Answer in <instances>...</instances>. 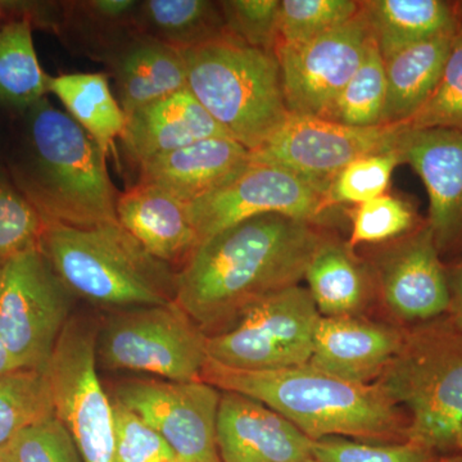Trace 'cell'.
Instances as JSON below:
<instances>
[{"label": "cell", "mask_w": 462, "mask_h": 462, "mask_svg": "<svg viewBox=\"0 0 462 462\" xmlns=\"http://www.w3.org/2000/svg\"><path fill=\"white\" fill-rule=\"evenodd\" d=\"M0 462H9L7 446L0 448Z\"/></svg>", "instance_id": "f6af8a7d"}, {"label": "cell", "mask_w": 462, "mask_h": 462, "mask_svg": "<svg viewBox=\"0 0 462 462\" xmlns=\"http://www.w3.org/2000/svg\"><path fill=\"white\" fill-rule=\"evenodd\" d=\"M456 16H457L458 26L462 29V2H455Z\"/></svg>", "instance_id": "ee69618b"}, {"label": "cell", "mask_w": 462, "mask_h": 462, "mask_svg": "<svg viewBox=\"0 0 462 462\" xmlns=\"http://www.w3.org/2000/svg\"><path fill=\"white\" fill-rule=\"evenodd\" d=\"M385 100L387 79L384 60L373 38L363 63L345 89L340 91L325 118L355 127L387 125L384 124Z\"/></svg>", "instance_id": "f546056e"}, {"label": "cell", "mask_w": 462, "mask_h": 462, "mask_svg": "<svg viewBox=\"0 0 462 462\" xmlns=\"http://www.w3.org/2000/svg\"><path fill=\"white\" fill-rule=\"evenodd\" d=\"M9 462H83L71 434L56 415L21 430L7 445Z\"/></svg>", "instance_id": "f35d334b"}, {"label": "cell", "mask_w": 462, "mask_h": 462, "mask_svg": "<svg viewBox=\"0 0 462 462\" xmlns=\"http://www.w3.org/2000/svg\"><path fill=\"white\" fill-rule=\"evenodd\" d=\"M404 129H445L462 133V29L452 41L442 78L424 107Z\"/></svg>", "instance_id": "d590c367"}, {"label": "cell", "mask_w": 462, "mask_h": 462, "mask_svg": "<svg viewBox=\"0 0 462 462\" xmlns=\"http://www.w3.org/2000/svg\"><path fill=\"white\" fill-rule=\"evenodd\" d=\"M312 442L281 413L236 392H223L216 422L221 462H305Z\"/></svg>", "instance_id": "e0dca14e"}, {"label": "cell", "mask_w": 462, "mask_h": 462, "mask_svg": "<svg viewBox=\"0 0 462 462\" xmlns=\"http://www.w3.org/2000/svg\"><path fill=\"white\" fill-rule=\"evenodd\" d=\"M0 263H2V261H0Z\"/></svg>", "instance_id": "f907efd6"}, {"label": "cell", "mask_w": 462, "mask_h": 462, "mask_svg": "<svg viewBox=\"0 0 462 462\" xmlns=\"http://www.w3.org/2000/svg\"><path fill=\"white\" fill-rule=\"evenodd\" d=\"M54 415L71 434L83 462H115L111 396L103 388L97 363V331L71 319L44 372Z\"/></svg>", "instance_id": "30bf717a"}, {"label": "cell", "mask_w": 462, "mask_h": 462, "mask_svg": "<svg viewBox=\"0 0 462 462\" xmlns=\"http://www.w3.org/2000/svg\"><path fill=\"white\" fill-rule=\"evenodd\" d=\"M45 224L12 179L0 172V261L39 248Z\"/></svg>", "instance_id": "e575fe53"}, {"label": "cell", "mask_w": 462, "mask_h": 462, "mask_svg": "<svg viewBox=\"0 0 462 462\" xmlns=\"http://www.w3.org/2000/svg\"><path fill=\"white\" fill-rule=\"evenodd\" d=\"M402 125L355 127L289 114L272 138L249 152L251 162L282 167L327 196L331 181L357 158L397 148Z\"/></svg>", "instance_id": "8fae6325"}, {"label": "cell", "mask_w": 462, "mask_h": 462, "mask_svg": "<svg viewBox=\"0 0 462 462\" xmlns=\"http://www.w3.org/2000/svg\"><path fill=\"white\" fill-rule=\"evenodd\" d=\"M7 3L0 2V23H2L3 18H5V11H7Z\"/></svg>", "instance_id": "bcb514c9"}, {"label": "cell", "mask_w": 462, "mask_h": 462, "mask_svg": "<svg viewBox=\"0 0 462 462\" xmlns=\"http://www.w3.org/2000/svg\"><path fill=\"white\" fill-rule=\"evenodd\" d=\"M397 148L427 188V224L440 256L462 257V133L403 127Z\"/></svg>", "instance_id": "2e32d148"}, {"label": "cell", "mask_w": 462, "mask_h": 462, "mask_svg": "<svg viewBox=\"0 0 462 462\" xmlns=\"http://www.w3.org/2000/svg\"><path fill=\"white\" fill-rule=\"evenodd\" d=\"M454 38L440 36L383 58L387 79L384 124L404 125L424 107L442 78Z\"/></svg>", "instance_id": "cb8c5ba5"}, {"label": "cell", "mask_w": 462, "mask_h": 462, "mask_svg": "<svg viewBox=\"0 0 462 462\" xmlns=\"http://www.w3.org/2000/svg\"><path fill=\"white\" fill-rule=\"evenodd\" d=\"M207 361L206 334L175 302L111 316L97 336V363L108 370L199 382Z\"/></svg>", "instance_id": "52a82bcc"}, {"label": "cell", "mask_w": 462, "mask_h": 462, "mask_svg": "<svg viewBox=\"0 0 462 462\" xmlns=\"http://www.w3.org/2000/svg\"><path fill=\"white\" fill-rule=\"evenodd\" d=\"M176 462H180V461H176Z\"/></svg>", "instance_id": "816d5d0a"}, {"label": "cell", "mask_w": 462, "mask_h": 462, "mask_svg": "<svg viewBox=\"0 0 462 462\" xmlns=\"http://www.w3.org/2000/svg\"><path fill=\"white\" fill-rule=\"evenodd\" d=\"M457 454H462V433L460 436V440H458V451Z\"/></svg>", "instance_id": "7dc6e473"}, {"label": "cell", "mask_w": 462, "mask_h": 462, "mask_svg": "<svg viewBox=\"0 0 462 462\" xmlns=\"http://www.w3.org/2000/svg\"><path fill=\"white\" fill-rule=\"evenodd\" d=\"M312 456L319 462H437L439 457L410 440L378 443L342 437L314 440Z\"/></svg>", "instance_id": "8d00e7d4"}, {"label": "cell", "mask_w": 462, "mask_h": 462, "mask_svg": "<svg viewBox=\"0 0 462 462\" xmlns=\"http://www.w3.org/2000/svg\"><path fill=\"white\" fill-rule=\"evenodd\" d=\"M358 14L360 2L355 0H282L276 47L311 41Z\"/></svg>", "instance_id": "d6a6232c"}, {"label": "cell", "mask_w": 462, "mask_h": 462, "mask_svg": "<svg viewBox=\"0 0 462 462\" xmlns=\"http://www.w3.org/2000/svg\"><path fill=\"white\" fill-rule=\"evenodd\" d=\"M437 462H462V454L439 456Z\"/></svg>", "instance_id": "7bdbcfd3"}, {"label": "cell", "mask_w": 462, "mask_h": 462, "mask_svg": "<svg viewBox=\"0 0 462 462\" xmlns=\"http://www.w3.org/2000/svg\"><path fill=\"white\" fill-rule=\"evenodd\" d=\"M39 249L69 291L89 302L123 309L175 302L178 272L118 223L80 229L47 221Z\"/></svg>", "instance_id": "277c9868"}, {"label": "cell", "mask_w": 462, "mask_h": 462, "mask_svg": "<svg viewBox=\"0 0 462 462\" xmlns=\"http://www.w3.org/2000/svg\"><path fill=\"white\" fill-rule=\"evenodd\" d=\"M351 220V248L402 238L420 225L415 209L407 200L387 193L352 207Z\"/></svg>", "instance_id": "836d02e7"}, {"label": "cell", "mask_w": 462, "mask_h": 462, "mask_svg": "<svg viewBox=\"0 0 462 462\" xmlns=\"http://www.w3.org/2000/svg\"><path fill=\"white\" fill-rule=\"evenodd\" d=\"M215 462H221V460H217V461H215Z\"/></svg>", "instance_id": "681fc988"}, {"label": "cell", "mask_w": 462, "mask_h": 462, "mask_svg": "<svg viewBox=\"0 0 462 462\" xmlns=\"http://www.w3.org/2000/svg\"><path fill=\"white\" fill-rule=\"evenodd\" d=\"M63 5V26L85 36L91 56L105 62L121 45L138 35L141 2L135 0H87Z\"/></svg>", "instance_id": "f1b7e54d"}, {"label": "cell", "mask_w": 462, "mask_h": 462, "mask_svg": "<svg viewBox=\"0 0 462 462\" xmlns=\"http://www.w3.org/2000/svg\"><path fill=\"white\" fill-rule=\"evenodd\" d=\"M188 207L199 243L263 215H282L318 224L330 208L327 196L296 173L256 162H249L218 189Z\"/></svg>", "instance_id": "7c38bea8"}, {"label": "cell", "mask_w": 462, "mask_h": 462, "mask_svg": "<svg viewBox=\"0 0 462 462\" xmlns=\"http://www.w3.org/2000/svg\"><path fill=\"white\" fill-rule=\"evenodd\" d=\"M305 462H319L318 460H315V458H312V460L305 461Z\"/></svg>", "instance_id": "c3c4849f"}, {"label": "cell", "mask_w": 462, "mask_h": 462, "mask_svg": "<svg viewBox=\"0 0 462 462\" xmlns=\"http://www.w3.org/2000/svg\"><path fill=\"white\" fill-rule=\"evenodd\" d=\"M449 287V307L447 320L462 331V257L446 263Z\"/></svg>", "instance_id": "60d3db41"}, {"label": "cell", "mask_w": 462, "mask_h": 462, "mask_svg": "<svg viewBox=\"0 0 462 462\" xmlns=\"http://www.w3.org/2000/svg\"><path fill=\"white\" fill-rule=\"evenodd\" d=\"M188 90L227 136L256 151L281 129L289 112L275 51L227 33L184 51Z\"/></svg>", "instance_id": "5b68a950"}, {"label": "cell", "mask_w": 462, "mask_h": 462, "mask_svg": "<svg viewBox=\"0 0 462 462\" xmlns=\"http://www.w3.org/2000/svg\"><path fill=\"white\" fill-rule=\"evenodd\" d=\"M309 291L324 318L356 316L369 296V275L348 245L325 236L305 273Z\"/></svg>", "instance_id": "484cf974"}, {"label": "cell", "mask_w": 462, "mask_h": 462, "mask_svg": "<svg viewBox=\"0 0 462 462\" xmlns=\"http://www.w3.org/2000/svg\"><path fill=\"white\" fill-rule=\"evenodd\" d=\"M375 384L409 418L407 440L457 454L462 433V331L447 318L406 329L402 348Z\"/></svg>", "instance_id": "8992f818"}, {"label": "cell", "mask_w": 462, "mask_h": 462, "mask_svg": "<svg viewBox=\"0 0 462 462\" xmlns=\"http://www.w3.org/2000/svg\"><path fill=\"white\" fill-rule=\"evenodd\" d=\"M54 415L50 385L35 370L0 376V448L21 430Z\"/></svg>", "instance_id": "4dcf8cb0"}, {"label": "cell", "mask_w": 462, "mask_h": 462, "mask_svg": "<svg viewBox=\"0 0 462 462\" xmlns=\"http://www.w3.org/2000/svg\"><path fill=\"white\" fill-rule=\"evenodd\" d=\"M105 62L125 115L188 89L184 51L143 33L121 45Z\"/></svg>", "instance_id": "7402d4cb"}, {"label": "cell", "mask_w": 462, "mask_h": 462, "mask_svg": "<svg viewBox=\"0 0 462 462\" xmlns=\"http://www.w3.org/2000/svg\"><path fill=\"white\" fill-rule=\"evenodd\" d=\"M406 329L356 316H321L310 366L357 384L378 380L402 348Z\"/></svg>", "instance_id": "ac0fdd59"}, {"label": "cell", "mask_w": 462, "mask_h": 462, "mask_svg": "<svg viewBox=\"0 0 462 462\" xmlns=\"http://www.w3.org/2000/svg\"><path fill=\"white\" fill-rule=\"evenodd\" d=\"M360 8L383 58L460 30L455 2L366 0Z\"/></svg>", "instance_id": "603a6c76"}, {"label": "cell", "mask_w": 462, "mask_h": 462, "mask_svg": "<svg viewBox=\"0 0 462 462\" xmlns=\"http://www.w3.org/2000/svg\"><path fill=\"white\" fill-rule=\"evenodd\" d=\"M325 236L314 223L257 216L203 240L176 273L175 303L207 337L305 279Z\"/></svg>", "instance_id": "6da1fadb"}, {"label": "cell", "mask_w": 462, "mask_h": 462, "mask_svg": "<svg viewBox=\"0 0 462 462\" xmlns=\"http://www.w3.org/2000/svg\"><path fill=\"white\" fill-rule=\"evenodd\" d=\"M321 315L309 289L293 285L263 298L229 327L207 337L215 363L245 372H273L311 360Z\"/></svg>", "instance_id": "ba28073f"}, {"label": "cell", "mask_w": 462, "mask_h": 462, "mask_svg": "<svg viewBox=\"0 0 462 462\" xmlns=\"http://www.w3.org/2000/svg\"><path fill=\"white\" fill-rule=\"evenodd\" d=\"M116 215L149 254L172 269L180 270L199 245L189 207L156 185L135 182L120 193Z\"/></svg>", "instance_id": "ffe728a7"}, {"label": "cell", "mask_w": 462, "mask_h": 462, "mask_svg": "<svg viewBox=\"0 0 462 462\" xmlns=\"http://www.w3.org/2000/svg\"><path fill=\"white\" fill-rule=\"evenodd\" d=\"M251 162L245 145L214 136L138 165L139 184L156 185L190 205L218 189Z\"/></svg>", "instance_id": "d6986e66"}, {"label": "cell", "mask_w": 462, "mask_h": 462, "mask_svg": "<svg viewBox=\"0 0 462 462\" xmlns=\"http://www.w3.org/2000/svg\"><path fill=\"white\" fill-rule=\"evenodd\" d=\"M281 0H226L220 2L231 35L252 47L275 51Z\"/></svg>", "instance_id": "ab89813d"}, {"label": "cell", "mask_w": 462, "mask_h": 462, "mask_svg": "<svg viewBox=\"0 0 462 462\" xmlns=\"http://www.w3.org/2000/svg\"><path fill=\"white\" fill-rule=\"evenodd\" d=\"M115 425V462H176L169 443L138 413L111 396Z\"/></svg>", "instance_id": "74e56055"}, {"label": "cell", "mask_w": 462, "mask_h": 462, "mask_svg": "<svg viewBox=\"0 0 462 462\" xmlns=\"http://www.w3.org/2000/svg\"><path fill=\"white\" fill-rule=\"evenodd\" d=\"M23 114V144L11 170L18 190L50 223L80 229L118 223L120 191L96 142L47 98Z\"/></svg>", "instance_id": "3957f363"}, {"label": "cell", "mask_w": 462, "mask_h": 462, "mask_svg": "<svg viewBox=\"0 0 462 462\" xmlns=\"http://www.w3.org/2000/svg\"><path fill=\"white\" fill-rule=\"evenodd\" d=\"M376 278L385 306L400 321L424 324L448 311L447 267L427 221L383 251Z\"/></svg>", "instance_id": "9a60e30c"}, {"label": "cell", "mask_w": 462, "mask_h": 462, "mask_svg": "<svg viewBox=\"0 0 462 462\" xmlns=\"http://www.w3.org/2000/svg\"><path fill=\"white\" fill-rule=\"evenodd\" d=\"M72 296L39 248L0 263V336L21 370L45 372Z\"/></svg>", "instance_id": "9c48e42d"}, {"label": "cell", "mask_w": 462, "mask_h": 462, "mask_svg": "<svg viewBox=\"0 0 462 462\" xmlns=\"http://www.w3.org/2000/svg\"><path fill=\"white\" fill-rule=\"evenodd\" d=\"M202 380L218 391L260 401L311 440L329 437L378 443L407 440V413L375 383L346 382L309 364L273 372H245L209 357Z\"/></svg>", "instance_id": "7a4b0ae2"}, {"label": "cell", "mask_w": 462, "mask_h": 462, "mask_svg": "<svg viewBox=\"0 0 462 462\" xmlns=\"http://www.w3.org/2000/svg\"><path fill=\"white\" fill-rule=\"evenodd\" d=\"M227 136L189 90L184 89L126 115L125 152L136 166L194 143Z\"/></svg>", "instance_id": "44dd1931"}, {"label": "cell", "mask_w": 462, "mask_h": 462, "mask_svg": "<svg viewBox=\"0 0 462 462\" xmlns=\"http://www.w3.org/2000/svg\"><path fill=\"white\" fill-rule=\"evenodd\" d=\"M114 398L151 425L180 462L220 460L216 422L221 393L214 385L163 379H127Z\"/></svg>", "instance_id": "5bb4252c"}, {"label": "cell", "mask_w": 462, "mask_h": 462, "mask_svg": "<svg viewBox=\"0 0 462 462\" xmlns=\"http://www.w3.org/2000/svg\"><path fill=\"white\" fill-rule=\"evenodd\" d=\"M21 370L18 367L16 361L12 357L11 352L8 351L5 340L0 336V376L7 375V374L18 372Z\"/></svg>", "instance_id": "b9f144b4"}, {"label": "cell", "mask_w": 462, "mask_h": 462, "mask_svg": "<svg viewBox=\"0 0 462 462\" xmlns=\"http://www.w3.org/2000/svg\"><path fill=\"white\" fill-rule=\"evenodd\" d=\"M403 163L400 149L357 158L337 173L327 191L333 206H357L387 193L392 175Z\"/></svg>", "instance_id": "1f68e13d"}, {"label": "cell", "mask_w": 462, "mask_h": 462, "mask_svg": "<svg viewBox=\"0 0 462 462\" xmlns=\"http://www.w3.org/2000/svg\"><path fill=\"white\" fill-rule=\"evenodd\" d=\"M373 42L361 14L311 41L278 45L282 94L289 114L327 117L363 63Z\"/></svg>", "instance_id": "4fadbf2b"}, {"label": "cell", "mask_w": 462, "mask_h": 462, "mask_svg": "<svg viewBox=\"0 0 462 462\" xmlns=\"http://www.w3.org/2000/svg\"><path fill=\"white\" fill-rule=\"evenodd\" d=\"M48 94H53L66 114L96 142L106 157L123 138L126 115L112 94L105 72H79L48 78Z\"/></svg>", "instance_id": "d4e9b609"}, {"label": "cell", "mask_w": 462, "mask_h": 462, "mask_svg": "<svg viewBox=\"0 0 462 462\" xmlns=\"http://www.w3.org/2000/svg\"><path fill=\"white\" fill-rule=\"evenodd\" d=\"M138 29L181 51L230 33L220 2L209 0H144L139 7Z\"/></svg>", "instance_id": "4316f807"}, {"label": "cell", "mask_w": 462, "mask_h": 462, "mask_svg": "<svg viewBox=\"0 0 462 462\" xmlns=\"http://www.w3.org/2000/svg\"><path fill=\"white\" fill-rule=\"evenodd\" d=\"M48 78L33 47L32 16L0 26V106L26 112L47 98Z\"/></svg>", "instance_id": "83f0119b"}]
</instances>
